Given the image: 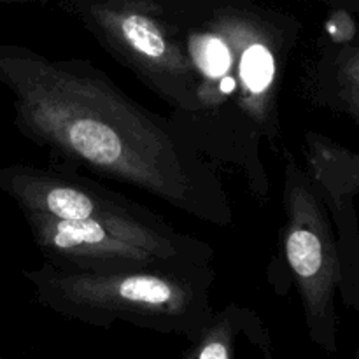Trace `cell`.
<instances>
[{
	"label": "cell",
	"instance_id": "cell-1",
	"mask_svg": "<svg viewBox=\"0 0 359 359\" xmlns=\"http://www.w3.org/2000/svg\"><path fill=\"white\" fill-rule=\"evenodd\" d=\"M0 84L13 95L18 132L70 170L142 189L202 223H233L219 170L170 118L130 98L97 65L0 44Z\"/></svg>",
	"mask_w": 359,
	"mask_h": 359
},
{
	"label": "cell",
	"instance_id": "cell-10",
	"mask_svg": "<svg viewBox=\"0 0 359 359\" xmlns=\"http://www.w3.org/2000/svg\"><path fill=\"white\" fill-rule=\"evenodd\" d=\"M323 2L328 4L332 9L346 11V13L359 18V0H323Z\"/></svg>",
	"mask_w": 359,
	"mask_h": 359
},
{
	"label": "cell",
	"instance_id": "cell-11",
	"mask_svg": "<svg viewBox=\"0 0 359 359\" xmlns=\"http://www.w3.org/2000/svg\"><path fill=\"white\" fill-rule=\"evenodd\" d=\"M168 9H189V7L203 6V4L214 2V0H160Z\"/></svg>",
	"mask_w": 359,
	"mask_h": 359
},
{
	"label": "cell",
	"instance_id": "cell-13",
	"mask_svg": "<svg viewBox=\"0 0 359 359\" xmlns=\"http://www.w3.org/2000/svg\"><path fill=\"white\" fill-rule=\"evenodd\" d=\"M354 359H359V349H358V353H356V358H354Z\"/></svg>",
	"mask_w": 359,
	"mask_h": 359
},
{
	"label": "cell",
	"instance_id": "cell-5",
	"mask_svg": "<svg viewBox=\"0 0 359 359\" xmlns=\"http://www.w3.org/2000/svg\"><path fill=\"white\" fill-rule=\"evenodd\" d=\"M95 41L170 107L174 125L193 109V76L160 0H58Z\"/></svg>",
	"mask_w": 359,
	"mask_h": 359
},
{
	"label": "cell",
	"instance_id": "cell-8",
	"mask_svg": "<svg viewBox=\"0 0 359 359\" xmlns=\"http://www.w3.org/2000/svg\"><path fill=\"white\" fill-rule=\"evenodd\" d=\"M0 191L16 202L23 216L37 214L62 223H79L140 207L76 170L23 163L0 167Z\"/></svg>",
	"mask_w": 359,
	"mask_h": 359
},
{
	"label": "cell",
	"instance_id": "cell-3",
	"mask_svg": "<svg viewBox=\"0 0 359 359\" xmlns=\"http://www.w3.org/2000/svg\"><path fill=\"white\" fill-rule=\"evenodd\" d=\"M23 276L39 305L88 325L123 321L195 339L214 314L210 265L93 272L44 262Z\"/></svg>",
	"mask_w": 359,
	"mask_h": 359
},
{
	"label": "cell",
	"instance_id": "cell-9",
	"mask_svg": "<svg viewBox=\"0 0 359 359\" xmlns=\"http://www.w3.org/2000/svg\"><path fill=\"white\" fill-rule=\"evenodd\" d=\"M332 11L302 65V97L359 128V18Z\"/></svg>",
	"mask_w": 359,
	"mask_h": 359
},
{
	"label": "cell",
	"instance_id": "cell-2",
	"mask_svg": "<svg viewBox=\"0 0 359 359\" xmlns=\"http://www.w3.org/2000/svg\"><path fill=\"white\" fill-rule=\"evenodd\" d=\"M165 11L193 76V109L175 128L216 170L237 172L245 189L266 202L263 149L283 146L280 91L304 25L256 0Z\"/></svg>",
	"mask_w": 359,
	"mask_h": 359
},
{
	"label": "cell",
	"instance_id": "cell-4",
	"mask_svg": "<svg viewBox=\"0 0 359 359\" xmlns=\"http://www.w3.org/2000/svg\"><path fill=\"white\" fill-rule=\"evenodd\" d=\"M25 221L44 262L60 269L111 272L209 266L214 258L207 242L177 231L144 205L79 223H62L37 214H25Z\"/></svg>",
	"mask_w": 359,
	"mask_h": 359
},
{
	"label": "cell",
	"instance_id": "cell-7",
	"mask_svg": "<svg viewBox=\"0 0 359 359\" xmlns=\"http://www.w3.org/2000/svg\"><path fill=\"white\" fill-rule=\"evenodd\" d=\"M302 154V167L325 202L335 231L340 263L339 294L347 309L359 314V153L332 137L309 130Z\"/></svg>",
	"mask_w": 359,
	"mask_h": 359
},
{
	"label": "cell",
	"instance_id": "cell-12",
	"mask_svg": "<svg viewBox=\"0 0 359 359\" xmlns=\"http://www.w3.org/2000/svg\"><path fill=\"white\" fill-rule=\"evenodd\" d=\"M39 0H0V4H34Z\"/></svg>",
	"mask_w": 359,
	"mask_h": 359
},
{
	"label": "cell",
	"instance_id": "cell-6",
	"mask_svg": "<svg viewBox=\"0 0 359 359\" xmlns=\"http://www.w3.org/2000/svg\"><path fill=\"white\" fill-rule=\"evenodd\" d=\"M280 252L291 283L304 305L312 340L328 353L337 351V294L340 263L335 231L325 202L293 153L283 147Z\"/></svg>",
	"mask_w": 359,
	"mask_h": 359
}]
</instances>
